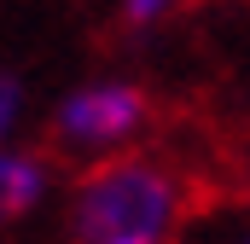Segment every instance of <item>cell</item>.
Instances as JSON below:
<instances>
[{"label": "cell", "instance_id": "6da1fadb", "mask_svg": "<svg viewBox=\"0 0 250 244\" xmlns=\"http://www.w3.org/2000/svg\"><path fill=\"white\" fill-rule=\"evenodd\" d=\"M181 227V181L151 157H105L70 192L76 244H169Z\"/></svg>", "mask_w": 250, "mask_h": 244}, {"label": "cell", "instance_id": "7a4b0ae2", "mask_svg": "<svg viewBox=\"0 0 250 244\" xmlns=\"http://www.w3.org/2000/svg\"><path fill=\"white\" fill-rule=\"evenodd\" d=\"M59 128L64 151H82V157H123L128 140H140L146 128V93L123 81V76H99V81H82L59 99Z\"/></svg>", "mask_w": 250, "mask_h": 244}, {"label": "cell", "instance_id": "3957f363", "mask_svg": "<svg viewBox=\"0 0 250 244\" xmlns=\"http://www.w3.org/2000/svg\"><path fill=\"white\" fill-rule=\"evenodd\" d=\"M47 198H53V169L23 145H0V233L29 221Z\"/></svg>", "mask_w": 250, "mask_h": 244}, {"label": "cell", "instance_id": "277c9868", "mask_svg": "<svg viewBox=\"0 0 250 244\" xmlns=\"http://www.w3.org/2000/svg\"><path fill=\"white\" fill-rule=\"evenodd\" d=\"M23 128V81L12 70H0V145H12Z\"/></svg>", "mask_w": 250, "mask_h": 244}, {"label": "cell", "instance_id": "5b68a950", "mask_svg": "<svg viewBox=\"0 0 250 244\" xmlns=\"http://www.w3.org/2000/svg\"><path fill=\"white\" fill-rule=\"evenodd\" d=\"M117 6H123L128 23H163V18H169L181 0H117Z\"/></svg>", "mask_w": 250, "mask_h": 244}, {"label": "cell", "instance_id": "8992f818", "mask_svg": "<svg viewBox=\"0 0 250 244\" xmlns=\"http://www.w3.org/2000/svg\"><path fill=\"white\" fill-rule=\"evenodd\" d=\"M233 244H250V227H245V233H239V239H233Z\"/></svg>", "mask_w": 250, "mask_h": 244}]
</instances>
